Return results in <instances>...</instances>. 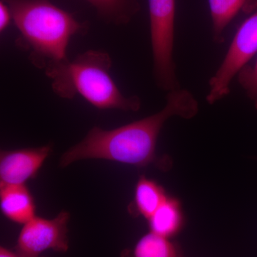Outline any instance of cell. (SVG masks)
<instances>
[{
	"mask_svg": "<svg viewBox=\"0 0 257 257\" xmlns=\"http://www.w3.org/2000/svg\"><path fill=\"white\" fill-rule=\"evenodd\" d=\"M199 111V103L186 89L167 92L165 107L155 114L113 130L94 126L82 141L69 149L60 157V166L66 167L79 160H106L146 167L155 164L164 170L170 168L171 160L158 157L157 140L164 125L170 118H194Z\"/></svg>",
	"mask_w": 257,
	"mask_h": 257,
	"instance_id": "cell-1",
	"label": "cell"
},
{
	"mask_svg": "<svg viewBox=\"0 0 257 257\" xmlns=\"http://www.w3.org/2000/svg\"><path fill=\"white\" fill-rule=\"evenodd\" d=\"M10 7L19 35L16 46L28 53L36 68L44 71L51 64L68 60L69 42L89 30L81 22L50 0H4Z\"/></svg>",
	"mask_w": 257,
	"mask_h": 257,
	"instance_id": "cell-2",
	"label": "cell"
},
{
	"mask_svg": "<svg viewBox=\"0 0 257 257\" xmlns=\"http://www.w3.org/2000/svg\"><path fill=\"white\" fill-rule=\"evenodd\" d=\"M112 59L105 51L90 50L72 60L51 64L44 70L56 95L65 99L81 96L99 109L138 111L137 95L122 94L111 75Z\"/></svg>",
	"mask_w": 257,
	"mask_h": 257,
	"instance_id": "cell-3",
	"label": "cell"
},
{
	"mask_svg": "<svg viewBox=\"0 0 257 257\" xmlns=\"http://www.w3.org/2000/svg\"><path fill=\"white\" fill-rule=\"evenodd\" d=\"M152 72L157 87L169 92L181 88L174 60L175 0H148Z\"/></svg>",
	"mask_w": 257,
	"mask_h": 257,
	"instance_id": "cell-4",
	"label": "cell"
},
{
	"mask_svg": "<svg viewBox=\"0 0 257 257\" xmlns=\"http://www.w3.org/2000/svg\"><path fill=\"white\" fill-rule=\"evenodd\" d=\"M257 53V10L240 25L221 65L211 77L206 99L214 104L229 94L240 69Z\"/></svg>",
	"mask_w": 257,
	"mask_h": 257,
	"instance_id": "cell-5",
	"label": "cell"
},
{
	"mask_svg": "<svg viewBox=\"0 0 257 257\" xmlns=\"http://www.w3.org/2000/svg\"><path fill=\"white\" fill-rule=\"evenodd\" d=\"M69 220V214L65 211L52 219L35 216L24 224L15 248L17 252L25 257H40L48 249L67 252Z\"/></svg>",
	"mask_w": 257,
	"mask_h": 257,
	"instance_id": "cell-6",
	"label": "cell"
},
{
	"mask_svg": "<svg viewBox=\"0 0 257 257\" xmlns=\"http://www.w3.org/2000/svg\"><path fill=\"white\" fill-rule=\"evenodd\" d=\"M52 150V145H47L35 148L2 151L0 187L25 184L29 179L36 177Z\"/></svg>",
	"mask_w": 257,
	"mask_h": 257,
	"instance_id": "cell-7",
	"label": "cell"
},
{
	"mask_svg": "<svg viewBox=\"0 0 257 257\" xmlns=\"http://www.w3.org/2000/svg\"><path fill=\"white\" fill-rule=\"evenodd\" d=\"M0 207L10 220L25 224L35 216L33 197L25 184L0 187Z\"/></svg>",
	"mask_w": 257,
	"mask_h": 257,
	"instance_id": "cell-8",
	"label": "cell"
},
{
	"mask_svg": "<svg viewBox=\"0 0 257 257\" xmlns=\"http://www.w3.org/2000/svg\"><path fill=\"white\" fill-rule=\"evenodd\" d=\"M212 21L213 40L218 45L225 41V30L240 12L254 13L257 0H208Z\"/></svg>",
	"mask_w": 257,
	"mask_h": 257,
	"instance_id": "cell-9",
	"label": "cell"
},
{
	"mask_svg": "<svg viewBox=\"0 0 257 257\" xmlns=\"http://www.w3.org/2000/svg\"><path fill=\"white\" fill-rule=\"evenodd\" d=\"M167 197L162 186L152 179L141 176L137 182L135 197L128 206V211L133 216H143L148 220Z\"/></svg>",
	"mask_w": 257,
	"mask_h": 257,
	"instance_id": "cell-10",
	"label": "cell"
},
{
	"mask_svg": "<svg viewBox=\"0 0 257 257\" xmlns=\"http://www.w3.org/2000/svg\"><path fill=\"white\" fill-rule=\"evenodd\" d=\"M147 221L150 231L172 239L184 226V216L180 202L168 196Z\"/></svg>",
	"mask_w": 257,
	"mask_h": 257,
	"instance_id": "cell-11",
	"label": "cell"
},
{
	"mask_svg": "<svg viewBox=\"0 0 257 257\" xmlns=\"http://www.w3.org/2000/svg\"><path fill=\"white\" fill-rule=\"evenodd\" d=\"M121 257H185L178 243L170 238L150 232L144 235L133 251H124Z\"/></svg>",
	"mask_w": 257,
	"mask_h": 257,
	"instance_id": "cell-12",
	"label": "cell"
},
{
	"mask_svg": "<svg viewBox=\"0 0 257 257\" xmlns=\"http://www.w3.org/2000/svg\"><path fill=\"white\" fill-rule=\"evenodd\" d=\"M96 10L104 23L126 25L140 10L138 0H86Z\"/></svg>",
	"mask_w": 257,
	"mask_h": 257,
	"instance_id": "cell-13",
	"label": "cell"
},
{
	"mask_svg": "<svg viewBox=\"0 0 257 257\" xmlns=\"http://www.w3.org/2000/svg\"><path fill=\"white\" fill-rule=\"evenodd\" d=\"M236 78L257 110V58L252 66L247 64L240 69Z\"/></svg>",
	"mask_w": 257,
	"mask_h": 257,
	"instance_id": "cell-14",
	"label": "cell"
},
{
	"mask_svg": "<svg viewBox=\"0 0 257 257\" xmlns=\"http://www.w3.org/2000/svg\"><path fill=\"white\" fill-rule=\"evenodd\" d=\"M13 21V15L10 7L4 1L0 0V32L4 33L5 30Z\"/></svg>",
	"mask_w": 257,
	"mask_h": 257,
	"instance_id": "cell-15",
	"label": "cell"
},
{
	"mask_svg": "<svg viewBox=\"0 0 257 257\" xmlns=\"http://www.w3.org/2000/svg\"><path fill=\"white\" fill-rule=\"evenodd\" d=\"M0 257H25L22 255L19 254L17 251H12L8 248L3 247L0 248ZM45 257V256H40Z\"/></svg>",
	"mask_w": 257,
	"mask_h": 257,
	"instance_id": "cell-16",
	"label": "cell"
}]
</instances>
